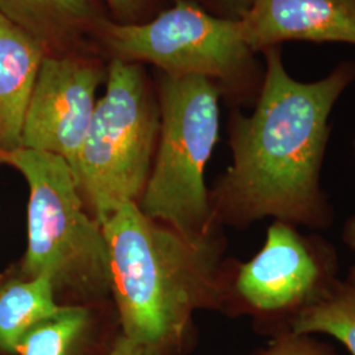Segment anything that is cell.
Returning a JSON list of instances; mask_svg holds the SVG:
<instances>
[{
  "label": "cell",
  "mask_w": 355,
  "mask_h": 355,
  "mask_svg": "<svg viewBox=\"0 0 355 355\" xmlns=\"http://www.w3.org/2000/svg\"><path fill=\"white\" fill-rule=\"evenodd\" d=\"M265 76L252 114H232L233 162L209 202L216 224H252L274 217L322 229L333 208L320 179L329 141V117L355 80V61H343L315 82L287 71L280 46L262 51Z\"/></svg>",
  "instance_id": "6da1fadb"
},
{
  "label": "cell",
  "mask_w": 355,
  "mask_h": 355,
  "mask_svg": "<svg viewBox=\"0 0 355 355\" xmlns=\"http://www.w3.org/2000/svg\"><path fill=\"white\" fill-rule=\"evenodd\" d=\"M111 291L123 334L152 354L184 341L198 309L220 308L221 262L215 236L190 239L123 204L102 225Z\"/></svg>",
  "instance_id": "7a4b0ae2"
},
{
  "label": "cell",
  "mask_w": 355,
  "mask_h": 355,
  "mask_svg": "<svg viewBox=\"0 0 355 355\" xmlns=\"http://www.w3.org/2000/svg\"><path fill=\"white\" fill-rule=\"evenodd\" d=\"M29 186L26 279L45 275L55 290L85 300L111 291L108 245L98 221L83 209L73 168L53 153L17 148L0 153Z\"/></svg>",
  "instance_id": "3957f363"
},
{
  "label": "cell",
  "mask_w": 355,
  "mask_h": 355,
  "mask_svg": "<svg viewBox=\"0 0 355 355\" xmlns=\"http://www.w3.org/2000/svg\"><path fill=\"white\" fill-rule=\"evenodd\" d=\"M220 98L205 76L164 74L159 83V135L139 207L190 239L215 232L204 171L218 140Z\"/></svg>",
  "instance_id": "277c9868"
},
{
  "label": "cell",
  "mask_w": 355,
  "mask_h": 355,
  "mask_svg": "<svg viewBox=\"0 0 355 355\" xmlns=\"http://www.w3.org/2000/svg\"><path fill=\"white\" fill-rule=\"evenodd\" d=\"M159 135V103L142 64L112 58L76 162V178L103 225L140 200Z\"/></svg>",
  "instance_id": "5b68a950"
},
{
  "label": "cell",
  "mask_w": 355,
  "mask_h": 355,
  "mask_svg": "<svg viewBox=\"0 0 355 355\" xmlns=\"http://www.w3.org/2000/svg\"><path fill=\"white\" fill-rule=\"evenodd\" d=\"M98 41L112 58L149 62L166 76H205L232 102L255 104L263 85L265 64L246 45L241 23L184 0L150 21L110 20Z\"/></svg>",
  "instance_id": "8992f818"
},
{
  "label": "cell",
  "mask_w": 355,
  "mask_h": 355,
  "mask_svg": "<svg viewBox=\"0 0 355 355\" xmlns=\"http://www.w3.org/2000/svg\"><path fill=\"white\" fill-rule=\"evenodd\" d=\"M336 249L318 234L274 220L263 248L229 277L221 265L220 308L234 300L261 330L279 337L292 333L306 309L322 302L340 282Z\"/></svg>",
  "instance_id": "52a82bcc"
},
{
  "label": "cell",
  "mask_w": 355,
  "mask_h": 355,
  "mask_svg": "<svg viewBox=\"0 0 355 355\" xmlns=\"http://www.w3.org/2000/svg\"><path fill=\"white\" fill-rule=\"evenodd\" d=\"M108 67L82 54L45 55L28 104L20 148L62 157L76 175L78 154Z\"/></svg>",
  "instance_id": "ba28073f"
},
{
  "label": "cell",
  "mask_w": 355,
  "mask_h": 355,
  "mask_svg": "<svg viewBox=\"0 0 355 355\" xmlns=\"http://www.w3.org/2000/svg\"><path fill=\"white\" fill-rule=\"evenodd\" d=\"M240 23L255 54L288 41L355 46V0H255Z\"/></svg>",
  "instance_id": "9c48e42d"
},
{
  "label": "cell",
  "mask_w": 355,
  "mask_h": 355,
  "mask_svg": "<svg viewBox=\"0 0 355 355\" xmlns=\"http://www.w3.org/2000/svg\"><path fill=\"white\" fill-rule=\"evenodd\" d=\"M0 13L24 31L45 55L82 54L110 21L98 0H0Z\"/></svg>",
  "instance_id": "30bf717a"
},
{
  "label": "cell",
  "mask_w": 355,
  "mask_h": 355,
  "mask_svg": "<svg viewBox=\"0 0 355 355\" xmlns=\"http://www.w3.org/2000/svg\"><path fill=\"white\" fill-rule=\"evenodd\" d=\"M45 51L0 13V153L20 148L28 104Z\"/></svg>",
  "instance_id": "8fae6325"
},
{
  "label": "cell",
  "mask_w": 355,
  "mask_h": 355,
  "mask_svg": "<svg viewBox=\"0 0 355 355\" xmlns=\"http://www.w3.org/2000/svg\"><path fill=\"white\" fill-rule=\"evenodd\" d=\"M54 292L53 282L45 275L13 280L0 290L1 352L17 353L19 343L26 333L61 309Z\"/></svg>",
  "instance_id": "7c38bea8"
},
{
  "label": "cell",
  "mask_w": 355,
  "mask_h": 355,
  "mask_svg": "<svg viewBox=\"0 0 355 355\" xmlns=\"http://www.w3.org/2000/svg\"><path fill=\"white\" fill-rule=\"evenodd\" d=\"M89 312L66 305L29 330L19 343V355H76L89 328Z\"/></svg>",
  "instance_id": "4fadbf2b"
},
{
  "label": "cell",
  "mask_w": 355,
  "mask_h": 355,
  "mask_svg": "<svg viewBox=\"0 0 355 355\" xmlns=\"http://www.w3.org/2000/svg\"><path fill=\"white\" fill-rule=\"evenodd\" d=\"M292 333L327 334L355 355V287L340 280L329 296L296 320Z\"/></svg>",
  "instance_id": "5bb4252c"
},
{
  "label": "cell",
  "mask_w": 355,
  "mask_h": 355,
  "mask_svg": "<svg viewBox=\"0 0 355 355\" xmlns=\"http://www.w3.org/2000/svg\"><path fill=\"white\" fill-rule=\"evenodd\" d=\"M261 355H338L329 343L318 341L312 334L286 333L275 337Z\"/></svg>",
  "instance_id": "9a60e30c"
},
{
  "label": "cell",
  "mask_w": 355,
  "mask_h": 355,
  "mask_svg": "<svg viewBox=\"0 0 355 355\" xmlns=\"http://www.w3.org/2000/svg\"><path fill=\"white\" fill-rule=\"evenodd\" d=\"M192 3L204 11L212 13L217 17L228 20H242L250 11L255 0H184Z\"/></svg>",
  "instance_id": "2e32d148"
},
{
  "label": "cell",
  "mask_w": 355,
  "mask_h": 355,
  "mask_svg": "<svg viewBox=\"0 0 355 355\" xmlns=\"http://www.w3.org/2000/svg\"><path fill=\"white\" fill-rule=\"evenodd\" d=\"M108 8L119 20L117 23H139L149 0H105Z\"/></svg>",
  "instance_id": "e0dca14e"
},
{
  "label": "cell",
  "mask_w": 355,
  "mask_h": 355,
  "mask_svg": "<svg viewBox=\"0 0 355 355\" xmlns=\"http://www.w3.org/2000/svg\"><path fill=\"white\" fill-rule=\"evenodd\" d=\"M108 355H154L146 350L145 347L140 346L139 343H133L132 340L127 338L124 334H121L114 341L112 350Z\"/></svg>",
  "instance_id": "ac0fdd59"
},
{
  "label": "cell",
  "mask_w": 355,
  "mask_h": 355,
  "mask_svg": "<svg viewBox=\"0 0 355 355\" xmlns=\"http://www.w3.org/2000/svg\"><path fill=\"white\" fill-rule=\"evenodd\" d=\"M353 145H354L355 155V135ZM343 241L346 242V245H347L350 249H353L355 252V216H353L352 218H349V220H347V223L345 224V227H343ZM345 280H346L350 286L355 287V262L354 265H353L352 268H350V271H349L347 278Z\"/></svg>",
  "instance_id": "d6986e66"
}]
</instances>
